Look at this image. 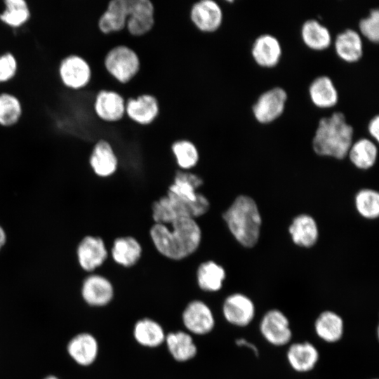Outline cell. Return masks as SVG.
<instances>
[{
	"label": "cell",
	"mask_w": 379,
	"mask_h": 379,
	"mask_svg": "<svg viewBox=\"0 0 379 379\" xmlns=\"http://www.w3.org/2000/svg\"><path fill=\"white\" fill-rule=\"evenodd\" d=\"M149 236L156 251L172 260H185L197 252L201 241V230L196 219H178L170 225L154 223Z\"/></svg>",
	"instance_id": "6da1fadb"
},
{
	"label": "cell",
	"mask_w": 379,
	"mask_h": 379,
	"mask_svg": "<svg viewBox=\"0 0 379 379\" xmlns=\"http://www.w3.org/2000/svg\"><path fill=\"white\" fill-rule=\"evenodd\" d=\"M353 128L347 122L343 113L335 112L321 118L312 140L315 153L342 159L352 144Z\"/></svg>",
	"instance_id": "7a4b0ae2"
},
{
	"label": "cell",
	"mask_w": 379,
	"mask_h": 379,
	"mask_svg": "<svg viewBox=\"0 0 379 379\" xmlns=\"http://www.w3.org/2000/svg\"><path fill=\"white\" fill-rule=\"evenodd\" d=\"M222 218L237 241L244 247L256 244L260 235L261 217L255 201L238 196L222 213Z\"/></svg>",
	"instance_id": "3957f363"
},
{
	"label": "cell",
	"mask_w": 379,
	"mask_h": 379,
	"mask_svg": "<svg viewBox=\"0 0 379 379\" xmlns=\"http://www.w3.org/2000/svg\"><path fill=\"white\" fill-rule=\"evenodd\" d=\"M211 207L207 197L199 192L194 201L180 198L166 192L155 200L151 206L152 219L154 223L170 225L180 218L198 219L208 213Z\"/></svg>",
	"instance_id": "277c9868"
},
{
	"label": "cell",
	"mask_w": 379,
	"mask_h": 379,
	"mask_svg": "<svg viewBox=\"0 0 379 379\" xmlns=\"http://www.w3.org/2000/svg\"><path fill=\"white\" fill-rule=\"evenodd\" d=\"M103 64L107 73L121 84H126L132 80L140 67L136 53L123 45L111 48L106 53Z\"/></svg>",
	"instance_id": "5b68a950"
},
{
	"label": "cell",
	"mask_w": 379,
	"mask_h": 379,
	"mask_svg": "<svg viewBox=\"0 0 379 379\" xmlns=\"http://www.w3.org/2000/svg\"><path fill=\"white\" fill-rule=\"evenodd\" d=\"M57 73L62 86L73 91L86 88L92 78L89 63L84 58L76 53L68 54L60 59Z\"/></svg>",
	"instance_id": "8992f818"
},
{
	"label": "cell",
	"mask_w": 379,
	"mask_h": 379,
	"mask_svg": "<svg viewBox=\"0 0 379 379\" xmlns=\"http://www.w3.org/2000/svg\"><path fill=\"white\" fill-rule=\"evenodd\" d=\"M114 283L100 273H90L81 284L80 296L82 302L93 308L109 305L115 297Z\"/></svg>",
	"instance_id": "52a82bcc"
},
{
	"label": "cell",
	"mask_w": 379,
	"mask_h": 379,
	"mask_svg": "<svg viewBox=\"0 0 379 379\" xmlns=\"http://www.w3.org/2000/svg\"><path fill=\"white\" fill-rule=\"evenodd\" d=\"M182 323L191 335H206L213 331L215 319L211 307L204 300L189 301L182 312Z\"/></svg>",
	"instance_id": "ba28073f"
},
{
	"label": "cell",
	"mask_w": 379,
	"mask_h": 379,
	"mask_svg": "<svg viewBox=\"0 0 379 379\" xmlns=\"http://www.w3.org/2000/svg\"><path fill=\"white\" fill-rule=\"evenodd\" d=\"M109 257L104 240L98 236L86 235L78 243L76 258L80 269L86 273L99 270Z\"/></svg>",
	"instance_id": "9c48e42d"
},
{
	"label": "cell",
	"mask_w": 379,
	"mask_h": 379,
	"mask_svg": "<svg viewBox=\"0 0 379 379\" xmlns=\"http://www.w3.org/2000/svg\"><path fill=\"white\" fill-rule=\"evenodd\" d=\"M69 359L81 368L91 366L97 361L100 352L98 338L91 332L83 331L72 335L65 346Z\"/></svg>",
	"instance_id": "30bf717a"
},
{
	"label": "cell",
	"mask_w": 379,
	"mask_h": 379,
	"mask_svg": "<svg viewBox=\"0 0 379 379\" xmlns=\"http://www.w3.org/2000/svg\"><path fill=\"white\" fill-rule=\"evenodd\" d=\"M190 18L197 30L211 34L221 27L223 13L216 0H195L190 9Z\"/></svg>",
	"instance_id": "8fae6325"
},
{
	"label": "cell",
	"mask_w": 379,
	"mask_h": 379,
	"mask_svg": "<svg viewBox=\"0 0 379 379\" xmlns=\"http://www.w3.org/2000/svg\"><path fill=\"white\" fill-rule=\"evenodd\" d=\"M287 93L282 88L275 87L262 93L253 106L255 119L268 124L279 118L284 111Z\"/></svg>",
	"instance_id": "7c38bea8"
},
{
	"label": "cell",
	"mask_w": 379,
	"mask_h": 379,
	"mask_svg": "<svg viewBox=\"0 0 379 379\" xmlns=\"http://www.w3.org/2000/svg\"><path fill=\"white\" fill-rule=\"evenodd\" d=\"M88 164L95 176L108 178L116 173L119 160L111 144L106 140L99 139L93 145Z\"/></svg>",
	"instance_id": "4fadbf2b"
},
{
	"label": "cell",
	"mask_w": 379,
	"mask_h": 379,
	"mask_svg": "<svg viewBox=\"0 0 379 379\" xmlns=\"http://www.w3.org/2000/svg\"><path fill=\"white\" fill-rule=\"evenodd\" d=\"M260 330L265 339L275 346L284 345L292 338L289 321L278 310H271L265 314L260 324Z\"/></svg>",
	"instance_id": "5bb4252c"
},
{
	"label": "cell",
	"mask_w": 379,
	"mask_h": 379,
	"mask_svg": "<svg viewBox=\"0 0 379 379\" xmlns=\"http://www.w3.org/2000/svg\"><path fill=\"white\" fill-rule=\"evenodd\" d=\"M225 320L236 326H246L254 318L255 309L253 301L244 294L234 293L225 298L222 305Z\"/></svg>",
	"instance_id": "9a60e30c"
},
{
	"label": "cell",
	"mask_w": 379,
	"mask_h": 379,
	"mask_svg": "<svg viewBox=\"0 0 379 379\" xmlns=\"http://www.w3.org/2000/svg\"><path fill=\"white\" fill-rule=\"evenodd\" d=\"M93 109L102 121L117 122L126 115V100L114 91L100 90L94 98Z\"/></svg>",
	"instance_id": "2e32d148"
},
{
	"label": "cell",
	"mask_w": 379,
	"mask_h": 379,
	"mask_svg": "<svg viewBox=\"0 0 379 379\" xmlns=\"http://www.w3.org/2000/svg\"><path fill=\"white\" fill-rule=\"evenodd\" d=\"M154 25V8L152 0H130L126 29L133 36L149 32Z\"/></svg>",
	"instance_id": "e0dca14e"
},
{
	"label": "cell",
	"mask_w": 379,
	"mask_h": 379,
	"mask_svg": "<svg viewBox=\"0 0 379 379\" xmlns=\"http://www.w3.org/2000/svg\"><path fill=\"white\" fill-rule=\"evenodd\" d=\"M142 251L140 241L134 237L127 235L114 239L109 249V254L117 265L129 269L140 261Z\"/></svg>",
	"instance_id": "ac0fdd59"
},
{
	"label": "cell",
	"mask_w": 379,
	"mask_h": 379,
	"mask_svg": "<svg viewBox=\"0 0 379 379\" xmlns=\"http://www.w3.org/2000/svg\"><path fill=\"white\" fill-rule=\"evenodd\" d=\"M130 0H109L98 21L99 30L105 34L126 29L129 14Z\"/></svg>",
	"instance_id": "d6986e66"
},
{
	"label": "cell",
	"mask_w": 379,
	"mask_h": 379,
	"mask_svg": "<svg viewBox=\"0 0 379 379\" xmlns=\"http://www.w3.org/2000/svg\"><path fill=\"white\" fill-rule=\"evenodd\" d=\"M126 100V116L142 126L150 124L159 114V104L155 97L142 94Z\"/></svg>",
	"instance_id": "ffe728a7"
},
{
	"label": "cell",
	"mask_w": 379,
	"mask_h": 379,
	"mask_svg": "<svg viewBox=\"0 0 379 379\" xmlns=\"http://www.w3.org/2000/svg\"><path fill=\"white\" fill-rule=\"evenodd\" d=\"M226 271L220 263L207 260L201 262L195 271V283L204 293L220 291L226 279Z\"/></svg>",
	"instance_id": "44dd1931"
},
{
	"label": "cell",
	"mask_w": 379,
	"mask_h": 379,
	"mask_svg": "<svg viewBox=\"0 0 379 379\" xmlns=\"http://www.w3.org/2000/svg\"><path fill=\"white\" fill-rule=\"evenodd\" d=\"M164 343L171 357L179 363L193 359L198 353L192 335L186 331L179 330L166 333Z\"/></svg>",
	"instance_id": "7402d4cb"
},
{
	"label": "cell",
	"mask_w": 379,
	"mask_h": 379,
	"mask_svg": "<svg viewBox=\"0 0 379 379\" xmlns=\"http://www.w3.org/2000/svg\"><path fill=\"white\" fill-rule=\"evenodd\" d=\"M132 331L135 342L146 348H157L162 345L166 335L162 325L150 317L138 319Z\"/></svg>",
	"instance_id": "603a6c76"
},
{
	"label": "cell",
	"mask_w": 379,
	"mask_h": 379,
	"mask_svg": "<svg viewBox=\"0 0 379 379\" xmlns=\"http://www.w3.org/2000/svg\"><path fill=\"white\" fill-rule=\"evenodd\" d=\"M255 62L263 67L276 66L281 56V47L279 40L269 34H264L255 39L251 48Z\"/></svg>",
	"instance_id": "cb8c5ba5"
},
{
	"label": "cell",
	"mask_w": 379,
	"mask_h": 379,
	"mask_svg": "<svg viewBox=\"0 0 379 379\" xmlns=\"http://www.w3.org/2000/svg\"><path fill=\"white\" fill-rule=\"evenodd\" d=\"M204 185L203 179L192 171L177 169L167 192L173 195L194 201Z\"/></svg>",
	"instance_id": "d4e9b609"
},
{
	"label": "cell",
	"mask_w": 379,
	"mask_h": 379,
	"mask_svg": "<svg viewBox=\"0 0 379 379\" xmlns=\"http://www.w3.org/2000/svg\"><path fill=\"white\" fill-rule=\"evenodd\" d=\"M0 11V22L6 27L17 29L25 26L31 19L32 13L26 0H3Z\"/></svg>",
	"instance_id": "484cf974"
},
{
	"label": "cell",
	"mask_w": 379,
	"mask_h": 379,
	"mask_svg": "<svg viewBox=\"0 0 379 379\" xmlns=\"http://www.w3.org/2000/svg\"><path fill=\"white\" fill-rule=\"evenodd\" d=\"M287 359L291 366L296 371H311L319 360L317 349L308 342L291 345L287 352Z\"/></svg>",
	"instance_id": "4316f807"
},
{
	"label": "cell",
	"mask_w": 379,
	"mask_h": 379,
	"mask_svg": "<svg viewBox=\"0 0 379 379\" xmlns=\"http://www.w3.org/2000/svg\"><path fill=\"white\" fill-rule=\"evenodd\" d=\"M337 55L344 61L354 62L363 55V43L361 36L354 29H348L338 34L335 40Z\"/></svg>",
	"instance_id": "83f0119b"
},
{
	"label": "cell",
	"mask_w": 379,
	"mask_h": 379,
	"mask_svg": "<svg viewBox=\"0 0 379 379\" xmlns=\"http://www.w3.org/2000/svg\"><path fill=\"white\" fill-rule=\"evenodd\" d=\"M293 241L299 246L311 247L317 241L318 227L312 217L302 214L295 217L289 227Z\"/></svg>",
	"instance_id": "f1b7e54d"
},
{
	"label": "cell",
	"mask_w": 379,
	"mask_h": 379,
	"mask_svg": "<svg viewBox=\"0 0 379 379\" xmlns=\"http://www.w3.org/2000/svg\"><path fill=\"white\" fill-rule=\"evenodd\" d=\"M309 93L314 105L321 108L332 107L338 100L337 89L326 76L316 78L309 87Z\"/></svg>",
	"instance_id": "f546056e"
},
{
	"label": "cell",
	"mask_w": 379,
	"mask_h": 379,
	"mask_svg": "<svg viewBox=\"0 0 379 379\" xmlns=\"http://www.w3.org/2000/svg\"><path fill=\"white\" fill-rule=\"evenodd\" d=\"M314 329L317 335L327 343H335L343 336L344 323L340 315L332 311H324L317 318Z\"/></svg>",
	"instance_id": "4dcf8cb0"
},
{
	"label": "cell",
	"mask_w": 379,
	"mask_h": 379,
	"mask_svg": "<svg viewBox=\"0 0 379 379\" xmlns=\"http://www.w3.org/2000/svg\"><path fill=\"white\" fill-rule=\"evenodd\" d=\"M301 36L305 44L315 51L324 50L331 43L329 30L316 20H308L303 23Z\"/></svg>",
	"instance_id": "1f68e13d"
},
{
	"label": "cell",
	"mask_w": 379,
	"mask_h": 379,
	"mask_svg": "<svg viewBox=\"0 0 379 379\" xmlns=\"http://www.w3.org/2000/svg\"><path fill=\"white\" fill-rule=\"evenodd\" d=\"M23 114L22 104L15 94L1 91L0 92V126L11 128L15 126Z\"/></svg>",
	"instance_id": "d6a6232c"
},
{
	"label": "cell",
	"mask_w": 379,
	"mask_h": 379,
	"mask_svg": "<svg viewBox=\"0 0 379 379\" xmlns=\"http://www.w3.org/2000/svg\"><path fill=\"white\" fill-rule=\"evenodd\" d=\"M347 155L356 167L368 169L372 167L376 161L378 149L373 141L361 138L352 144Z\"/></svg>",
	"instance_id": "836d02e7"
},
{
	"label": "cell",
	"mask_w": 379,
	"mask_h": 379,
	"mask_svg": "<svg viewBox=\"0 0 379 379\" xmlns=\"http://www.w3.org/2000/svg\"><path fill=\"white\" fill-rule=\"evenodd\" d=\"M171 152L178 168L192 171L198 164L199 155L197 147L190 140H179L171 145Z\"/></svg>",
	"instance_id": "e575fe53"
},
{
	"label": "cell",
	"mask_w": 379,
	"mask_h": 379,
	"mask_svg": "<svg viewBox=\"0 0 379 379\" xmlns=\"http://www.w3.org/2000/svg\"><path fill=\"white\" fill-rule=\"evenodd\" d=\"M355 206L365 218L374 219L379 215V194L373 190L363 189L355 197Z\"/></svg>",
	"instance_id": "d590c367"
},
{
	"label": "cell",
	"mask_w": 379,
	"mask_h": 379,
	"mask_svg": "<svg viewBox=\"0 0 379 379\" xmlns=\"http://www.w3.org/2000/svg\"><path fill=\"white\" fill-rule=\"evenodd\" d=\"M18 71V61L15 55L9 51L0 53V85L14 79Z\"/></svg>",
	"instance_id": "8d00e7d4"
},
{
	"label": "cell",
	"mask_w": 379,
	"mask_h": 379,
	"mask_svg": "<svg viewBox=\"0 0 379 379\" xmlns=\"http://www.w3.org/2000/svg\"><path fill=\"white\" fill-rule=\"evenodd\" d=\"M361 34L371 42L378 43L379 39V11L373 9L370 14L359 23Z\"/></svg>",
	"instance_id": "74e56055"
},
{
	"label": "cell",
	"mask_w": 379,
	"mask_h": 379,
	"mask_svg": "<svg viewBox=\"0 0 379 379\" xmlns=\"http://www.w3.org/2000/svg\"><path fill=\"white\" fill-rule=\"evenodd\" d=\"M368 131L369 134L376 140H379V117L375 115L368 123Z\"/></svg>",
	"instance_id": "f35d334b"
},
{
	"label": "cell",
	"mask_w": 379,
	"mask_h": 379,
	"mask_svg": "<svg viewBox=\"0 0 379 379\" xmlns=\"http://www.w3.org/2000/svg\"><path fill=\"white\" fill-rule=\"evenodd\" d=\"M236 344L238 346L248 347L249 349H251L252 351H253L256 354H258V350H257L256 347L254 345H253L252 343H251L248 341H247L246 340H245V339H243V338L237 339V341H236Z\"/></svg>",
	"instance_id": "ab89813d"
},
{
	"label": "cell",
	"mask_w": 379,
	"mask_h": 379,
	"mask_svg": "<svg viewBox=\"0 0 379 379\" xmlns=\"http://www.w3.org/2000/svg\"><path fill=\"white\" fill-rule=\"evenodd\" d=\"M7 239V234L3 226L0 225V252L6 244Z\"/></svg>",
	"instance_id": "60d3db41"
},
{
	"label": "cell",
	"mask_w": 379,
	"mask_h": 379,
	"mask_svg": "<svg viewBox=\"0 0 379 379\" xmlns=\"http://www.w3.org/2000/svg\"><path fill=\"white\" fill-rule=\"evenodd\" d=\"M42 379H61V378L55 375L49 374L44 377Z\"/></svg>",
	"instance_id": "b9f144b4"
},
{
	"label": "cell",
	"mask_w": 379,
	"mask_h": 379,
	"mask_svg": "<svg viewBox=\"0 0 379 379\" xmlns=\"http://www.w3.org/2000/svg\"><path fill=\"white\" fill-rule=\"evenodd\" d=\"M174 1H188V0H174ZM192 4H193V2H192Z\"/></svg>",
	"instance_id": "7bdbcfd3"
}]
</instances>
